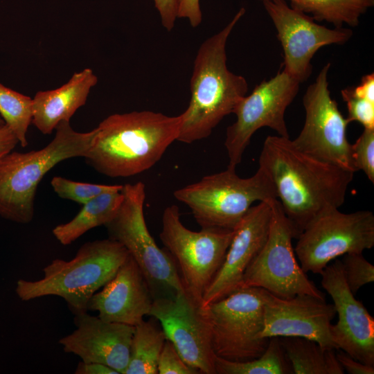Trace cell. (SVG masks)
I'll use <instances>...</instances> for the list:
<instances>
[{"mask_svg": "<svg viewBox=\"0 0 374 374\" xmlns=\"http://www.w3.org/2000/svg\"><path fill=\"white\" fill-rule=\"evenodd\" d=\"M336 315L333 304L308 294L282 299L266 292L262 337H299L313 340L325 348L337 350L330 335Z\"/></svg>", "mask_w": 374, "mask_h": 374, "instance_id": "cell-17", "label": "cell"}, {"mask_svg": "<svg viewBox=\"0 0 374 374\" xmlns=\"http://www.w3.org/2000/svg\"><path fill=\"white\" fill-rule=\"evenodd\" d=\"M330 63L321 69L315 81L303 97L305 112L304 125L298 136L292 140L299 150L319 160L355 172L351 144L346 136L350 123L330 96L328 74Z\"/></svg>", "mask_w": 374, "mask_h": 374, "instance_id": "cell-12", "label": "cell"}, {"mask_svg": "<svg viewBox=\"0 0 374 374\" xmlns=\"http://www.w3.org/2000/svg\"><path fill=\"white\" fill-rule=\"evenodd\" d=\"M320 274L338 314L330 328L333 342L356 360L374 366V319L348 287L341 260L328 265Z\"/></svg>", "mask_w": 374, "mask_h": 374, "instance_id": "cell-16", "label": "cell"}, {"mask_svg": "<svg viewBox=\"0 0 374 374\" xmlns=\"http://www.w3.org/2000/svg\"><path fill=\"white\" fill-rule=\"evenodd\" d=\"M354 164L362 170L369 181L374 183V129H364L362 134L351 144Z\"/></svg>", "mask_w": 374, "mask_h": 374, "instance_id": "cell-30", "label": "cell"}, {"mask_svg": "<svg viewBox=\"0 0 374 374\" xmlns=\"http://www.w3.org/2000/svg\"><path fill=\"white\" fill-rule=\"evenodd\" d=\"M51 184L60 197L75 202L81 205L102 193L121 190L123 188V185L78 182L60 176L54 177L51 181Z\"/></svg>", "mask_w": 374, "mask_h": 374, "instance_id": "cell-28", "label": "cell"}, {"mask_svg": "<svg viewBox=\"0 0 374 374\" xmlns=\"http://www.w3.org/2000/svg\"><path fill=\"white\" fill-rule=\"evenodd\" d=\"M153 301L143 273L129 254L114 277L90 298L87 310L98 312L103 321L135 326L148 316Z\"/></svg>", "mask_w": 374, "mask_h": 374, "instance_id": "cell-20", "label": "cell"}, {"mask_svg": "<svg viewBox=\"0 0 374 374\" xmlns=\"http://www.w3.org/2000/svg\"><path fill=\"white\" fill-rule=\"evenodd\" d=\"M174 196L188 206L202 229L231 231L254 202L276 199L270 178L260 167L248 178L227 168L176 190Z\"/></svg>", "mask_w": 374, "mask_h": 374, "instance_id": "cell-6", "label": "cell"}, {"mask_svg": "<svg viewBox=\"0 0 374 374\" xmlns=\"http://www.w3.org/2000/svg\"><path fill=\"white\" fill-rule=\"evenodd\" d=\"M162 26L170 31L173 28L177 17L179 0H153Z\"/></svg>", "mask_w": 374, "mask_h": 374, "instance_id": "cell-33", "label": "cell"}, {"mask_svg": "<svg viewBox=\"0 0 374 374\" xmlns=\"http://www.w3.org/2000/svg\"><path fill=\"white\" fill-rule=\"evenodd\" d=\"M182 116L152 111L114 114L95 128L84 157L98 172L109 177H129L154 166L177 141Z\"/></svg>", "mask_w": 374, "mask_h": 374, "instance_id": "cell-2", "label": "cell"}, {"mask_svg": "<svg viewBox=\"0 0 374 374\" xmlns=\"http://www.w3.org/2000/svg\"><path fill=\"white\" fill-rule=\"evenodd\" d=\"M300 84L281 69L269 80H262L240 100L233 112L235 121L226 132L227 168L235 169L253 134L261 127H268L278 136L290 138L285 113L296 96Z\"/></svg>", "mask_w": 374, "mask_h": 374, "instance_id": "cell-13", "label": "cell"}, {"mask_svg": "<svg viewBox=\"0 0 374 374\" xmlns=\"http://www.w3.org/2000/svg\"><path fill=\"white\" fill-rule=\"evenodd\" d=\"M53 139L44 148L28 152L11 151L0 158V216L7 220L30 223L38 184L58 163L84 157L90 149L95 129L78 132L69 121H61Z\"/></svg>", "mask_w": 374, "mask_h": 374, "instance_id": "cell-5", "label": "cell"}, {"mask_svg": "<svg viewBox=\"0 0 374 374\" xmlns=\"http://www.w3.org/2000/svg\"><path fill=\"white\" fill-rule=\"evenodd\" d=\"M98 78L91 69L75 73L60 87L38 91L33 98L32 123L44 134H50L61 121H69L86 104Z\"/></svg>", "mask_w": 374, "mask_h": 374, "instance_id": "cell-21", "label": "cell"}, {"mask_svg": "<svg viewBox=\"0 0 374 374\" xmlns=\"http://www.w3.org/2000/svg\"><path fill=\"white\" fill-rule=\"evenodd\" d=\"M280 343L294 374H343L336 350L325 348L303 337H282Z\"/></svg>", "mask_w": 374, "mask_h": 374, "instance_id": "cell-23", "label": "cell"}, {"mask_svg": "<svg viewBox=\"0 0 374 374\" xmlns=\"http://www.w3.org/2000/svg\"><path fill=\"white\" fill-rule=\"evenodd\" d=\"M341 94L346 103L348 122L356 121L364 129H374V103L355 95L352 87L342 89Z\"/></svg>", "mask_w": 374, "mask_h": 374, "instance_id": "cell-31", "label": "cell"}, {"mask_svg": "<svg viewBox=\"0 0 374 374\" xmlns=\"http://www.w3.org/2000/svg\"><path fill=\"white\" fill-rule=\"evenodd\" d=\"M0 115L20 145L26 147V134L33 120V98L0 83Z\"/></svg>", "mask_w": 374, "mask_h": 374, "instance_id": "cell-27", "label": "cell"}, {"mask_svg": "<svg viewBox=\"0 0 374 374\" xmlns=\"http://www.w3.org/2000/svg\"><path fill=\"white\" fill-rule=\"evenodd\" d=\"M261 1L269 0H260ZM290 6L317 21H326L336 28L355 27L360 17L374 6V0H288Z\"/></svg>", "mask_w": 374, "mask_h": 374, "instance_id": "cell-25", "label": "cell"}, {"mask_svg": "<svg viewBox=\"0 0 374 374\" xmlns=\"http://www.w3.org/2000/svg\"><path fill=\"white\" fill-rule=\"evenodd\" d=\"M121 206L105 224L108 238L121 243L133 258L148 285L153 299L173 298L185 292L176 263L157 245L144 216L145 187L141 181L123 185Z\"/></svg>", "mask_w": 374, "mask_h": 374, "instance_id": "cell-7", "label": "cell"}, {"mask_svg": "<svg viewBox=\"0 0 374 374\" xmlns=\"http://www.w3.org/2000/svg\"><path fill=\"white\" fill-rule=\"evenodd\" d=\"M178 18L188 19L191 26H198L202 20L199 0H179Z\"/></svg>", "mask_w": 374, "mask_h": 374, "instance_id": "cell-34", "label": "cell"}, {"mask_svg": "<svg viewBox=\"0 0 374 374\" xmlns=\"http://www.w3.org/2000/svg\"><path fill=\"white\" fill-rule=\"evenodd\" d=\"M271 216L269 201L252 206L234 229L223 263L205 291L201 305L221 299L241 287L243 276L264 246Z\"/></svg>", "mask_w": 374, "mask_h": 374, "instance_id": "cell-18", "label": "cell"}, {"mask_svg": "<svg viewBox=\"0 0 374 374\" xmlns=\"http://www.w3.org/2000/svg\"><path fill=\"white\" fill-rule=\"evenodd\" d=\"M216 374H292L293 370L279 337L269 338L265 352L249 361L232 362L215 356Z\"/></svg>", "mask_w": 374, "mask_h": 374, "instance_id": "cell-26", "label": "cell"}, {"mask_svg": "<svg viewBox=\"0 0 374 374\" xmlns=\"http://www.w3.org/2000/svg\"><path fill=\"white\" fill-rule=\"evenodd\" d=\"M271 216L267 239L247 269L241 287H260L282 299L308 294L325 299L298 263L292 239L298 233L277 199L268 200Z\"/></svg>", "mask_w": 374, "mask_h": 374, "instance_id": "cell-10", "label": "cell"}, {"mask_svg": "<svg viewBox=\"0 0 374 374\" xmlns=\"http://www.w3.org/2000/svg\"><path fill=\"white\" fill-rule=\"evenodd\" d=\"M157 371L159 374H197L181 358L172 344L166 339L161 351Z\"/></svg>", "mask_w": 374, "mask_h": 374, "instance_id": "cell-32", "label": "cell"}, {"mask_svg": "<svg viewBox=\"0 0 374 374\" xmlns=\"http://www.w3.org/2000/svg\"><path fill=\"white\" fill-rule=\"evenodd\" d=\"M353 92L359 97L374 103V74L373 73L362 76L360 83L352 87Z\"/></svg>", "mask_w": 374, "mask_h": 374, "instance_id": "cell-37", "label": "cell"}, {"mask_svg": "<svg viewBox=\"0 0 374 374\" xmlns=\"http://www.w3.org/2000/svg\"><path fill=\"white\" fill-rule=\"evenodd\" d=\"M1 119H2V118H0V120H1Z\"/></svg>", "mask_w": 374, "mask_h": 374, "instance_id": "cell-39", "label": "cell"}, {"mask_svg": "<svg viewBox=\"0 0 374 374\" xmlns=\"http://www.w3.org/2000/svg\"><path fill=\"white\" fill-rule=\"evenodd\" d=\"M75 374H119L115 369L97 362H80L75 370Z\"/></svg>", "mask_w": 374, "mask_h": 374, "instance_id": "cell-38", "label": "cell"}, {"mask_svg": "<svg viewBox=\"0 0 374 374\" xmlns=\"http://www.w3.org/2000/svg\"><path fill=\"white\" fill-rule=\"evenodd\" d=\"M234 230L194 231L181 221L179 207H166L160 239L173 258L186 292L201 304L203 295L221 267Z\"/></svg>", "mask_w": 374, "mask_h": 374, "instance_id": "cell-9", "label": "cell"}, {"mask_svg": "<svg viewBox=\"0 0 374 374\" xmlns=\"http://www.w3.org/2000/svg\"><path fill=\"white\" fill-rule=\"evenodd\" d=\"M119 242L109 238L87 242L70 260L55 259L37 280L20 279L15 292L24 301L57 296L73 315L87 312L90 298L111 280L129 256Z\"/></svg>", "mask_w": 374, "mask_h": 374, "instance_id": "cell-4", "label": "cell"}, {"mask_svg": "<svg viewBox=\"0 0 374 374\" xmlns=\"http://www.w3.org/2000/svg\"><path fill=\"white\" fill-rule=\"evenodd\" d=\"M266 292L242 286L221 299L201 305L215 356L245 362L265 352L269 341L262 335Z\"/></svg>", "mask_w": 374, "mask_h": 374, "instance_id": "cell-8", "label": "cell"}, {"mask_svg": "<svg viewBox=\"0 0 374 374\" xmlns=\"http://www.w3.org/2000/svg\"><path fill=\"white\" fill-rule=\"evenodd\" d=\"M121 190L102 193L84 204L78 213L69 222L53 229L55 238L63 245L76 240L91 229L109 222L123 201Z\"/></svg>", "mask_w": 374, "mask_h": 374, "instance_id": "cell-22", "label": "cell"}, {"mask_svg": "<svg viewBox=\"0 0 374 374\" xmlns=\"http://www.w3.org/2000/svg\"><path fill=\"white\" fill-rule=\"evenodd\" d=\"M166 340L159 322L153 317L135 326L124 374L158 373V359Z\"/></svg>", "mask_w": 374, "mask_h": 374, "instance_id": "cell-24", "label": "cell"}, {"mask_svg": "<svg viewBox=\"0 0 374 374\" xmlns=\"http://www.w3.org/2000/svg\"><path fill=\"white\" fill-rule=\"evenodd\" d=\"M148 316L159 322L166 339L184 361L198 373L216 374L215 355L201 304L186 291L153 301Z\"/></svg>", "mask_w": 374, "mask_h": 374, "instance_id": "cell-15", "label": "cell"}, {"mask_svg": "<svg viewBox=\"0 0 374 374\" xmlns=\"http://www.w3.org/2000/svg\"><path fill=\"white\" fill-rule=\"evenodd\" d=\"M337 358L344 371L350 374H373L374 366L364 364L356 360L350 355L337 349Z\"/></svg>", "mask_w": 374, "mask_h": 374, "instance_id": "cell-35", "label": "cell"}, {"mask_svg": "<svg viewBox=\"0 0 374 374\" xmlns=\"http://www.w3.org/2000/svg\"><path fill=\"white\" fill-rule=\"evenodd\" d=\"M244 13L241 8L229 24L199 47L190 78V100L181 114L177 141L191 143L207 138L247 95L248 83L229 69L226 51L229 35Z\"/></svg>", "mask_w": 374, "mask_h": 374, "instance_id": "cell-3", "label": "cell"}, {"mask_svg": "<svg viewBox=\"0 0 374 374\" xmlns=\"http://www.w3.org/2000/svg\"><path fill=\"white\" fill-rule=\"evenodd\" d=\"M19 141L10 127L0 120V158L12 151Z\"/></svg>", "mask_w": 374, "mask_h": 374, "instance_id": "cell-36", "label": "cell"}, {"mask_svg": "<svg viewBox=\"0 0 374 374\" xmlns=\"http://www.w3.org/2000/svg\"><path fill=\"white\" fill-rule=\"evenodd\" d=\"M258 162L298 236L316 217L344 204L355 173L299 150L280 136L265 139Z\"/></svg>", "mask_w": 374, "mask_h": 374, "instance_id": "cell-1", "label": "cell"}, {"mask_svg": "<svg viewBox=\"0 0 374 374\" xmlns=\"http://www.w3.org/2000/svg\"><path fill=\"white\" fill-rule=\"evenodd\" d=\"M296 239L294 249L302 269L320 274L338 256L362 253L374 246V215L332 210L313 220Z\"/></svg>", "mask_w": 374, "mask_h": 374, "instance_id": "cell-11", "label": "cell"}, {"mask_svg": "<svg viewBox=\"0 0 374 374\" xmlns=\"http://www.w3.org/2000/svg\"><path fill=\"white\" fill-rule=\"evenodd\" d=\"M262 3L283 51V69L300 83L311 75V61L319 49L331 44H344L353 36L350 28L319 25L308 15L289 6L285 0L265 1Z\"/></svg>", "mask_w": 374, "mask_h": 374, "instance_id": "cell-14", "label": "cell"}, {"mask_svg": "<svg viewBox=\"0 0 374 374\" xmlns=\"http://www.w3.org/2000/svg\"><path fill=\"white\" fill-rule=\"evenodd\" d=\"M73 323L76 329L59 340L63 350L84 362L103 364L124 374L134 326L105 321L87 312L74 315Z\"/></svg>", "mask_w": 374, "mask_h": 374, "instance_id": "cell-19", "label": "cell"}, {"mask_svg": "<svg viewBox=\"0 0 374 374\" xmlns=\"http://www.w3.org/2000/svg\"><path fill=\"white\" fill-rule=\"evenodd\" d=\"M346 283L353 294L374 280V266L362 253L345 254L341 260Z\"/></svg>", "mask_w": 374, "mask_h": 374, "instance_id": "cell-29", "label": "cell"}]
</instances>
